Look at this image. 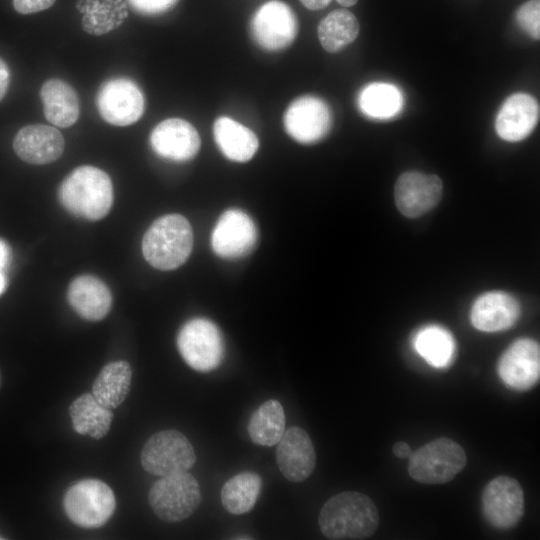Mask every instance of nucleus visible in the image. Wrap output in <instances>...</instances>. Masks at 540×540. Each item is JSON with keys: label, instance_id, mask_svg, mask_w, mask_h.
Returning <instances> with one entry per match:
<instances>
[{"label": "nucleus", "instance_id": "obj_1", "mask_svg": "<svg viewBox=\"0 0 540 540\" xmlns=\"http://www.w3.org/2000/svg\"><path fill=\"white\" fill-rule=\"evenodd\" d=\"M318 525L328 539H366L378 528L379 513L369 496L345 491L325 502L319 512Z\"/></svg>", "mask_w": 540, "mask_h": 540}, {"label": "nucleus", "instance_id": "obj_2", "mask_svg": "<svg viewBox=\"0 0 540 540\" xmlns=\"http://www.w3.org/2000/svg\"><path fill=\"white\" fill-rule=\"evenodd\" d=\"M58 196L69 212L95 221L106 216L113 204V184L103 170L90 165L79 166L62 181Z\"/></svg>", "mask_w": 540, "mask_h": 540}, {"label": "nucleus", "instance_id": "obj_3", "mask_svg": "<svg viewBox=\"0 0 540 540\" xmlns=\"http://www.w3.org/2000/svg\"><path fill=\"white\" fill-rule=\"evenodd\" d=\"M193 247V231L180 214H168L155 220L142 240L146 261L160 270H173L189 257Z\"/></svg>", "mask_w": 540, "mask_h": 540}, {"label": "nucleus", "instance_id": "obj_4", "mask_svg": "<svg viewBox=\"0 0 540 540\" xmlns=\"http://www.w3.org/2000/svg\"><path fill=\"white\" fill-rule=\"evenodd\" d=\"M466 461V453L461 445L450 438L440 437L412 452L408 473L422 484H443L461 472Z\"/></svg>", "mask_w": 540, "mask_h": 540}, {"label": "nucleus", "instance_id": "obj_5", "mask_svg": "<svg viewBox=\"0 0 540 540\" xmlns=\"http://www.w3.org/2000/svg\"><path fill=\"white\" fill-rule=\"evenodd\" d=\"M150 507L163 521L179 522L191 516L201 503V490L193 475L180 472L162 476L150 488Z\"/></svg>", "mask_w": 540, "mask_h": 540}, {"label": "nucleus", "instance_id": "obj_6", "mask_svg": "<svg viewBox=\"0 0 540 540\" xmlns=\"http://www.w3.org/2000/svg\"><path fill=\"white\" fill-rule=\"evenodd\" d=\"M63 507L68 518L83 528L104 525L116 508L112 489L97 479H84L65 493Z\"/></svg>", "mask_w": 540, "mask_h": 540}, {"label": "nucleus", "instance_id": "obj_7", "mask_svg": "<svg viewBox=\"0 0 540 540\" xmlns=\"http://www.w3.org/2000/svg\"><path fill=\"white\" fill-rule=\"evenodd\" d=\"M195 462L193 446L177 430H163L153 434L141 452L142 467L157 476L186 472Z\"/></svg>", "mask_w": 540, "mask_h": 540}, {"label": "nucleus", "instance_id": "obj_8", "mask_svg": "<svg viewBox=\"0 0 540 540\" xmlns=\"http://www.w3.org/2000/svg\"><path fill=\"white\" fill-rule=\"evenodd\" d=\"M177 347L184 361L200 372L215 369L224 354L220 330L205 318L191 319L181 327L177 336Z\"/></svg>", "mask_w": 540, "mask_h": 540}, {"label": "nucleus", "instance_id": "obj_9", "mask_svg": "<svg viewBox=\"0 0 540 540\" xmlns=\"http://www.w3.org/2000/svg\"><path fill=\"white\" fill-rule=\"evenodd\" d=\"M96 106L100 116L109 124L128 126L137 122L145 107L139 86L125 77L111 78L98 89Z\"/></svg>", "mask_w": 540, "mask_h": 540}, {"label": "nucleus", "instance_id": "obj_10", "mask_svg": "<svg viewBox=\"0 0 540 540\" xmlns=\"http://www.w3.org/2000/svg\"><path fill=\"white\" fill-rule=\"evenodd\" d=\"M481 501L486 520L497 529L514 527L524 514L522 487L509 476H498L488 482Z\"/></svg>", "mask_w": 540, "mask_h": 540}, {"label": "nucleus", "instance_id": "obj_11", "mask_svg": "<svg viewBox=\"0 0 540 540\" xmlns=\"http://www.w3.org/2000/svg\"><path fill=\"white\" fill-rule=\"evenodd\" d=\"M332 126L328 104L312 95L295 99L284 114L286 132L296 141L312 144L322 140Z\"/></svg>", "mask_w": 540, "mask_h": 540}, {"label": "nucleus", "instance_id": "obj_12", "mask_svg": "<svg viewBox=\"0 0 540 540\" xmlns=\"http://www.w3.org/2000/svg\"><path fill=\"white\" fill-rule=\"evenodd\" d=\"M298 30L297 19L284 2L273 0L262 5L251 21L252 35L262 48L278 51L289 46Z\"/></svg>", "mask_w": 540, "mask_h": 540}, {"label": "nucleus", "instance_id": "obj_13", "mask_svg": "<svg viewBox=\"0 0 540 540\" xmlns=\"http://www.w3.org/2000/svg\"><path fill=\"white\" fill-rule=\"evenodd\" d=\"M498 374L509 389H532L540 377L539 344L531 338H521L513 342L499 359Z\"/></svg>", "mask_w": 540, "mask_h": 540}, {"label": "nucleus", "instance_id": "obj_14", "mask_svg": "<svg viewBox=\"0 0 540 540\" xmlns=\"http://www.w3.org/2000/svg\"><path fill=\"white\" fill-rule=\"evenodd\" d=\"M442 181L434 174L407 171L401 174L394 186V200L397 209L408 218H418L440 201Z\"/></svg>", "mask_w": 540, "mask_h": 540}, {"label": "nucleus", "instance_id": "obj_15", "mask_svg": "<svg viewBox=\"0 0 540 540\" xmlns=\"http://www.w3.org/2000/svg\"><path fill=\"white\" fill-rule=\"evenodd\" d=\"M257 240V230L248 214L229 209L218 219L211 234L215 254L224 259H237L247 255Z\"/></svg>", "mask_w": 540, "mask_h": 540}, {"label": "nucleus", "instance_id": "obj_16", "mask_svg": "<svg viewBox=\"0 0 540 540\" xmlns=\"http://www.w3.org/2000/svg\"><path fill=\"white\" fill-rule=\"evenodd\" d=\"M276 461L279 470L290 482H302L313 472L316 454L307 432L298 426L284 431L277 443Z\"/></svg>", "mask_w": 540, "mask_h": 540}, {"label": "nucleus", "instance_id": "obj_17", "mask_svg": "<svg viewBox=\"0 0 540 540\" xmlns=\"http://www.w3.org/2000/svg\"><path fill=\"white\" fill-rule=\"evenodd\" d=\"M150 145L160 157L182 162L198 153L201 141L191 123L180 118H169L154 127L150 134Z\"/></svg>", "mask_w": 540, "mask_h": 540}, {"label": "nucleus", "instance_id": "obj_18", "mask_svg": "<svg viewBox=\"0 0 540 540\" xmlns=\"http://www.w3.org/2000/svg\"><path fill=\"white\" fill-rule=\"evenodd\" d=\"M521 314L518 300L504 291L480 295L470 310L471 324L483 332H499L513 327Z\"/></svg>", "mask_w": 540, "mask_h": 540}, {"label": "nucleus", "instance_id": "obj_19", "mask_svg": "<svg viewBox=\"0 0 540 540\" xmlns=\"http://www.w3.org/2000/svg\"><path fill=\"white\" fill-rule=\"evenodd\" d=\"M65 141L56 128L32 124L21 128L14 137L13 149L23 161L43 165L57 160L63 153Z\"/></svg>", "mask_w": 540, "mask_h": 540}, {"label": "nucleus", "instance_id": "obj_20", "mask_svg": "<svg viewBox=\"0 0 540 540\" xmlns=\"http://www.w3.org/2000/svg\"><path fill=\"white\" fill-rule=\"evenodd\" d=\"M538 119L536 99L526 93H515L502 104L495 119V130L501 139L518 142L531 134Z\"/></svg>", "mask_w": 540, "mask_h": 540}, {"label": "nucleus", "instance_id": "obj_21", "mask_svg": "<svg viewBox=\"0 0 540 540\" xmlns=\"http://www.w3.org/2000/svg\"><path fill=\"white\" fill-rule=\"evenodd\" d=\"M67 299L75 312L89 321L102 320L112 305L109 288L92 275L76 277L68 287Z\"/></svg>", "mask_w": 540, "mask_h": 540}, {"label": "nucleus", "instance_id": "obj_22", "mask_svg": "<svg viewBox=\"0 0 540 540\" xmlns=\"http://www.w3.org/2000/svg\"><path fill=\"white\" fill-rule=\"evenodd\" d=\"M40 97L44 115L51 124L67 128L78 120L79 98L67 82L57 78L47 80L40 89Z\"/></svg>", "mask_w": 540, "mask_h": 540}, {"label": "nucleus", "instance_id": "obj_23", "mask_svg": "<svg viewBox=\"0 0 540 540\" xmlns=\"http://www.w3.org/2000/svg\"><path fill=\"white\" fill-rule=\"evenodd\" d=\"M213 135L224 156L235 162L249 161L259 147L258 138L252 130L228 117L216 120Z\"/></svg>", "mask_w": 540, "mask_h": 540}, {"label": "nucleus", "instance_id": "obj_24", "mask_svg": "<svg viewBox=\"0 0 540 540\" xmlns=\"http://www.w3.org/2000/svg\"><path fill=\"white\" fill-rule=\"evenodd\" d=\"M83 29L93 35H103L118 28L126 19L125 0H78Z\"/></svg>", "mask_w": 540, "mask_h": 540}, {"label": "nucleus", "instance_id": "obj_25", "mask_svg": "<svg viewBox=\"0 0 540 540\" xmlns=\"http://www.w3.org/2000/svg\"><path fill=\"white\" fill-rule=\"evenodd\" d=\"M131 378L132 371L128 362L108 363L95 379L92 395L104 407L116 408L128 395Z\"/></svg>", "mask_w": 540, "mask_h": 540}, {"label": "nucleus", "instance_id": "obj_26", "mask_svg": "<svg viewBox=\"0 0 540 540\" xmlns=\"http://www.w3.org/2000/svg\"><path fill=\"white\" fill-rule=\"evenodd\" d=\"M74 430L95 439L104 437L113 419L112 412L101 405L92 394H82L69 407Z\"/></svg>", "mask_w": 540, "mask_h": 540}, {"label": "nucleus", "instance_id": "obj_27", "mask_svg": "<svg viewBox=\"0 0 540 540\" xmlns=\"http://www.w3.org/2000/svg\"><path fill=\"white\" fill-rule=\"evenodd\" d=\"M358 105L367 117L386 120L401 112L403 96L399 88L393 84L374 82L360 91Z\"/></svg>", "mask_w": 540, "mask_h": 540}, {"label": "nucleus", "instance_id": "obj_28", "mask_svg": "<svg viewBox=\"0 0 540 540\" xmlns=\"http://www.w3.org/2000/svg\"><path fill=\"white\" fill-rule=\"evenodd\" d=\"M416 352L431 366L442 368L454 359L456 343L452 334L438 325L421 328L414 336Z\"/></svg>", "mask_w": 540, "mask_h": 540}, {"label": "nucleus", "instance_id": "obj_29", "mask_svg": "<svg viewBox=\"0 0 540 540\" xmlns=\"http://www.w3.org/2000/svg\"><path fill=\"white\" fill-rule=\"evenodd\" d=\"M285 424V413L281 403L275 399H269L254 411L247 430L253 443L260 446H273L282 437Z\"/></svg>", "mask_w": 540, "mask_h": 540}, {"label": "nucleus", "instance_id": "obj_30", "mask_svg": "<svg viewBox=\"0 0 540 540\" xmlns=\"http://www.w3.org/2000/svg\"><path fill=\"white\" fill-rule=\"evenodd\" d=\"M262 488L261 477L254 472H241L228 479L221 488L224 509L234 515L248 513L254 507Z\"/></svg>", "mask_w": 540, "mask_h": 540}, {"label": "nucleus", "instance_id": "obj_31", "mask_svg": "<svg viewBox=\"0 0 540 540\" xmlns=\"http://www.w3.org/2000/svg\"><path fill=\"white\" fill-rule=\"evenodd\" d=\"M360 30L356 16L345 9L330 12L318 25L317 33L322 47L337 52L352 43Z\"/></svg>", "mask_w": 540, "mask_h": 540}, {"label": "nucleus", "instance_id": "obj_32", "mask_svg": "<svg viewBox=\"0 0 540 540\" xmlns=\"http://www.w3.org/2000/svg\"><path fill=\"white\" fill-rule=\"evenodd\" d=\"M519 26L533 39L540 36V0H530L524 3L516 13Z\"/></svg>", "mask_w": 540, "mask_h": 540}, {"label": "nucleus", "instance_id": "obj_33", "mask_svg": "<svg viewBox=\"0 0 540 540\" xmlns=\"http://www.w3.org/2000/svg\"><path fill=\"white\" fill-rule=\"evenodd\" d=\"M178 0H128L131 8L142 15H157L172 8Z\"/></svg>", "mask_w": 540, "mask_h": 540}, {"label": "nucleus", "instance_id": "obj_34", "mask_svg": "<svg viewBox=\"0 0 540 540\" xmlns=\"http://www.w3.org/2000/svg\"><path fill=\"white\" fill-rule=\"evenodd\" d=\"M55 0H13L15 10L20 14H33L48 9Z\"/></svg>", "mask_w": 540, "mask_h": 540}, {"label": "nucleus", "instance_id": "obj_35", "mask_svg": "<svg viewBox=\"0 0 540 540\" xmlns=\"http://www.w3.org/2000/svg\"><path fill=\"white\" fill-rule=\"evenodd\" d=\"M10 83V72L7 64L0 58V100L5 96Z\"/></svg>", "mask_w": 540, "mask_h": 540}, {"label": "nucleus", "instance_id": "obj_36", "mask_svg": "<svg viewBox=\"0 0 540 540\" xmlns=\"http://www.w3.org/2000/svg\"><path fill=\"white\" fill-rule=\"evenodd\" d=\"M392 450H393V454L397 458H401V459L409 458L410 455L412 454V450L410 446L406 442H403V441L396 442Z\"/></svg>", "mask_w": 540, "mask_h": 540}, {"label": "nucleus", "instance_id": "obj_37", "mask_svg": "<svg viewBox=\"0 0 540 540\" xmlns=\"http://www.w3.org/2000/svg\"><path fill=\"white\" fill-rule=\"evenodd\" d=\"M301 3L310 10H320L325 8L331 0H300Z\"/></svg>", "mask_w": 540, "mask_h": 540}, {"label": "nucleus", "instance_id": "obj_38", "mask_svg": "<svg viewBox=\"0 0 540 540\" xmlns=\"http://www.w3.org/2000/svg\"><path fill=\"white\" fill-rule=\"evenodd\" d=\"M9 250L4 241L0 240V270L4 268L8 261Z\"/></svg>", "mask_w": 540, "mask_h": 540}, {"label": "nucleus", "instance_id": "obj_39", "mask_svg": "<svg viewBox=\"0 0 540 540\" xmlns=\"http://www.w3.org/2000/svg\"><path fill=\"white\" fill-rule=\"evenodd\" d=\"M340 5L344 7H350L357 3L358 0H336Z\"/></svg>", "mask_w": 540, "mask_h": 540}, {"label": "nucleus", "instance_id": "obj_40", "mask_svg": "<svg viewBox=\"0 0 540 540\" xmlns=\"http://www.w3.org/2000/svg\"><path fill=\"white\" fill-rule=\"evenodd\" d=\"M4 289H5V277L2 271L0 270V294L4 291Z\"/></svg>", "mask_w": 540, "mask_h": 540}, {"label": "nucleus", "instance_id": "obj_41", "mask_svg": "<svg viewBox=\"0 0 540 540\" xmlns=\"http://www.w3.org/2000/svg\"><path fill=\"white\" fill-rule=\"evenodd\" d=\"M0 539H3V537L0 536Z\"/></svg>", "mask_w": 540, "mask_h": 540}]
</instances>
